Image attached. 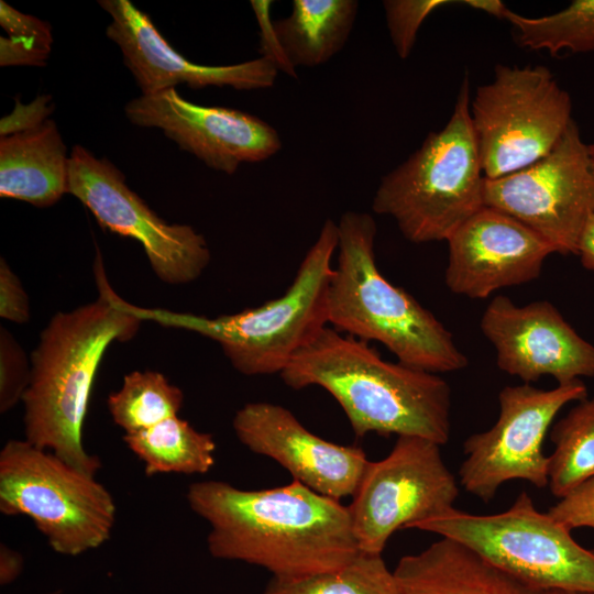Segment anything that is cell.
<instances>
[{"label": "cell", "mask_w": 594, "mask_h": 594, "mask_svg": "<svg viewBox=\"0 0 594 594\" xmlns=\"http://www.w3.org/2000/svg\"><path fill=\"white\" fill-rule=\"evenodd\" d=\"M186 497L210 526L212 557L262 566L274 578L331 572L361 553L349 508L295 480L256 491L201 481L189 485Z\"/></svg>", "instance_id": "obj_1"}, {"label": "cell", "mask_w": 594, "mask_h": 594, "mask_svg": "<svg viewBox=\"0 0 594 594\" xmlns=\"http://www.w3.org/2000/svg\"><path fill=\"white\" fill-rule=\"evenodd\" d=\"M95 270L99 297L53 316L32 352L21 400L25 440L92 475L101 462L86 451L82 427L96 373L107 348L132 339L144 319L112 290L99 254Z\"/></svg>", "instance_id": "obj_2"}, {"label": "cell", "mask_w": 594, "mask_h": 594, "mask_svg": "<svg viewBox=\"0 0 594 594\" xmlns=\"http://www.w3.org/2000/svg\"><path fill=\"white\" fill-rule=\"evenodd\" d=\"M300 389L320 386L354 433L416 436L443 446L451 431V389L436 373L382 359L366 341L326 327L280 373Z\"/></svg>", "instance_id": "obj_3"}, {"label": "cell", "mask_w": 594, "mask_h": 594, "mask_svg": "<svg viewBox=\"0 0 594 594\" xmlns=\"http://www.w3.org/2000/svg\"><path fill=\"white\" fill-rule=\"evenodd\" d=\"M338 224V261L328 288L333 329L384 344L398 362L431 373L468 366L451 332L405 289L389 283L375 260L376 223L346 211Z\"/></svg>", "instance_id": "obj_4"}, {"label": "cell", "mask_w": 594, "mask_h": 594, "mask_svg": "<svg viewBox=\"0 0 594 594\" xmlns=\"http://www.w3.org/2000/svg\"><path fill=\"white\" fill-rule=\"evenodd\" d=\"M484 184L465 76L449 121L382 177L372 209L393 218L413 243L447 241L484 207Z\"/></svg>", "instance_id": "obj_5"}, {"label": "cell", "mask_w": 594, "mask_h": 594, "mask_svg": "<svg viewBox=\"0 0 594 594\" xmlns=\"http://www.w3.org/2000/svg\"><path fill=\"white\" fill-rule=\"evenodd\" d=\"M337 248L338 224L327 219L278 298L217 318L148 309H141L142 316L212 339L243 375L280 374L328 327V288Z\"/></svg>", "instance_id": "obj_6"}, {"label": "cell", "mask_w": 594, "mask_h": 594, "mask_svg": "<svg viewBox=\"0 0 594 594\" xmlns=\"http://www.w3.org/2000/svg\"><path fill=\"white\" fill-rule=\"evenodd\" d=\"M0 512L28 516L55 552L75 557L110 538L117 507L95 475L11 439L0 451Z\"/></svg>", "instance_id": "obj_7"}, {"label": "cell", "mask_w": 594, "mask_h": 594, "mask_svg": "<svg viewBox=\"0 0 594 594\" xmlns=\"http://www.w3.org/2000/svg\"><path fill=\"white\" fill-rule=\"evenodd\" d=\"M410 528L455 540L532 585L594 594V550L540 513L526 492L503 513L473 515L452 508Z\"/></svg>", "instance_id": "obj_8"}, {"label": "cell", "mask_w": 594, "mask_h": 594, "mask_svg": "<svg viewBox=\"0 0 594 594\" xmlns=\"http://www.w3.org/2000/svg\"><path fill=\"white\" fill-rule=\"evenodd\" d=\"M470 116L485 179H496L553 150L573 121L572 99L543 65L498 64Z\"/></svg>", "instance_id": "obj_9"}, {"label": "cell", "mask_w": 594, "mask_h": 594, "mask_svg": "<svg viewBox=\"0 0 594 594\" xmlns=\"http://www.w3.org/2000/svg\"><path fill=\"white\" fill-rule=\"evenodd\" d=\"M458 496L441 446L398 436L386 458L367 463L348 507L360 551L382 554L396 530L451 510Z\"/></svg>", "instance_id": "obj_10"}, {"label": "cell", "mask_w": 594, "mask_h": 594, "mask_svg": "<svg viewBox=\"0 0 594 594\" xmlns=\"http://www.w3.org/2000/svg\"><path fill=\"white\" fill-rule=\"evenodd\" d=\"M484 206L520 221L556 253L576 255L583 227L594 213V162L575 121L541 160L485 179Z\"/></svg>", "instance_id": "obj_11"}, {"label": "cell", "mask_w": 594, "mask_h": 594, "mask_svg": "<svg viewBox=\"0 0 594 594\" xmlns=\"http://www.w3.org/2000/svg\"><path fill=\"white\" fill-rule=\"evenodd\" d=\"M586 397L587 388L581 380L552 389L527 383L504 387L498 394L496 422L463 443L466 458L459 470L460 484L485 503L510 480L547 486L549 457L542 451L544 437L563 406Z\"/></svg>", "instance_id": "obj_12"}, {"label": "cell", "mask_w": 594, "mask_h": 594, "mask_svg": "<svg viewBox=\"0 0 594 594\" xmlns=\"http://www.w3.org/2000/svg\"><path fill=\"white\" fill-rule=\"evenodd\" d=\"M67 194L75 196L99 224L142 244L156 276L173 285L198 278L210 262L205 238L188 224H169L125 183L122 172L81 145L69 153Z\"/></svg>", "instance_id": "obj_13"}, {"label": "cell", "mask_w": 594, "mask_h": 594, "mask_svg": "<svg viewBox=\"0 0 594 594\" xmlns=\"http://www.w3.org/2000/svg\"><path fill=\"white\" fill-rule=\"evenodd\" d=\"M128 120L155 128L208 167L234 174L243 163H257L282 148L278 132L264 120L237 109L206 107L184 99L176 88L141 95L124 107Z\"/></svg>", "instance_id": "obj_14"}, {"label": "cell", "mask_w": 594, "mask_h": 594, "mask_svg": "<svg viewBox=\"0 0 594 594\" xmlns=\"http://www.w3.org/2000/svg\"><path fill=\"white\" fill-rule=\"evenodd\" d=\"M480 327L495 348L498 369L527 384L542 376L558 384L594 377V345L547 300L518 306L506 296H496Z\"/></svg>", "instance_id": "obj_15"}, {"label": "cell", "mask_w": 594, "mask_h": 594, "mask_svg": "<svg viewBox=\"0 0 594 594\" xmlns=\"http://www.w3.org/2000/svg\"><path fill=\"white\" fill-rule=\"evenodd\" d=\"M447 287L472 299L539 277L554 249L515 218L482 207L447 240Z\"/></svg>", "instance_id": "obj_16"}, {"label": "cell", "mask_w": 594, "mask_h": 594, "mask_svg": "<svg viewBox=\"0 0 594 594\" xmlns=\"http://www.w3.org/2000/svg\"><path fill=\"white\" fill-rule=\"evenodd\" d=\"M232 427L249 450L275 460L295 481L338 501L354 494L370 462L361 448L311 433L288 409L273 403L244 405Z\"/></svg>", "instance_id": "obj_17"}, {"label": "cell", "mask_w": 594, "mask_h": 594, "mask_svg": "<svg viewBox=\"0 0 594 594\" xmlns=\"http://www.w3.org/2000/svg\"><path fill=\"white\" fill-rule=\"evenodd\" d=\"M110 15L106 29L123 56L142 95H152L185 84L200 89L208 86L238 90L265 89L274 85L277 69L264 57L226 66L193 63L177 53L156 29L150 16L130 0H101Z\"/></svg>", "instance_id": "obj_18"}, {"label": "cell", "mask_w": 594, "mask_h": 594, "mask_svg": "<svg viewBox=\"0 0 594 594\" xmlns=\"http://www.w3.org/2000/svg\"><path fill=\"white\" fill-rule=\"evenodd\" d=\"M393 572L400 594H561L532 585L443 537L400 558Z\"/></svg>", "instance_id": "obj_19"}, {"label": "cell", "mask_w": 594, "mask_h": 594, "mask_svg": "<svg viewBox=\"0 0 594 594\" xmlns=\"http://www.w3.org/2000/svg\"><path fill=\"white\" fill-rule=\"evenodd\" d=\"M68 162L66 145L50 118L0 136V196L51 207L67 194Z\"/></svg>", "instance_id": "obj_20"}, {"label": "cell", "mask_w": 594, "mask_h": 594, "mask_svg": "<svg viewBox=\"0 0 594 594\" xmlns=\"http://www.w3.org/2000/svg\"><path fill=\"white\" fill-rule=\"evenodd\" d=\"M355 0H294L288 16L274 21L283 50L297 67H317L339 53L352 31Z\"/></svg>", "instance_id": "obj_21"}, {"label": "cell", "mask_w": 594, "mask_h": 594, "mask_svg": "<svg viewBox=\"0 0 594 594\" xmlns=\"http://www.w3.org/2000/svg\"><path fill=\"white\" fill-rule=\"evenodd\" d=\"M123 440L142 461L146 475L204 474L216 462L213 438L198 431L178 415L150 428L124 433Z\"/></svg>", "instance_id": "obj_22"}, {"label": "cell", "mask_w": 594, "mask_h": 594, "mask_svg": "<svg viewBox=\"0 0 594 594\" xmlns=\"http://www.w3.org/2000/svg\"><path fill=\"white\" fill-rule=\"evenodd\" d=\"M550 439L556 448L549 457L548 485L563 498L594 477V397L578 402L558 420Z\"/></svg>", "instance_id": "obj_23"}, {"label": "cell", "mask_w": 594, "mask_h": 594, "mask_svg": "<svg viewBox=\"0 0 594 594\" xmlns=\"http://www.w3.org/2000/svg\"><path fill=\"white\" fill-rule=\"evenodd\" d=\"M505 20L521 47L546 50L552 56L562 51L594 52V0H574L561 11L536 18L509 9Z\"/></svg>", "instance_id": "obj_24"}, {"label": "cell", "mask_w": 594, "mask_h": 594, "mask_svg": "<svg viewBox=\"0 0 594 594\" xmlns=\"http://www.w3.org/2000/svg\"><path fill=\"white\" fill-rule=\"evenodd\" d=\"M184 402L182 389L155 371L127 374L119 391L108 397L109 413L125 433L150 428L176 416Z\"/></svg>", "instance_id": "obj_25"}, {"label": "cell", "mask_w": 594, "mask_h": 594, "mask_svg": "<svg viewBox=\"0 0 594 594\" xmlns=\"http://www.w3.org/2000/svg\"><path fill=\"white\" fill-rule=\"evenodd\" d=\"M263 594H400V591L382 554L361 552L331 572L297 579L272 576Z\"/></svg>", "instance_id": "obj_26"}, {"label": "cell", "mask_w": 594, "mask_h": 594, "mask_svg": "<svg viewBox=\"0 0 594 594\" xmlns=\"http://www.w3.org/2000/svg\"><path fill=\"white\" fill-rule=\"evenodd\" d=\"M0 25L8 34L0 37L1 66L46 65L53 43L50 23L22 13L1 0Z\"/></svg>", "instance_id": "obj_27"}, {"label": "cell", "mask_w": 594, "mask_h": 594, "mask_svg": "<svg viewBox=\"0 0 594 594\" xmlns=\"http://www.w3.org/2000/svg\"><path fill=\"white\" fill-rule=\"evenodd\" d=\"M450 0H386L383 2L388 33L397 55L406 59L424 21Z\"/></svg>", "instance_id": "obj_28"}, {"label": "cell", "mask_w": 594, "mask_h": 594, "mask_svg": "<svg viewBox=\"0 0 594 594\" xmlns=\"http://www.w3.org/2000/svg\"><path fill=\"white\" fill-rule=\"evenodd\" d=\"M31 367L23 349L4 328L0 329V413L14 407L29 386Z\"/></svg>", "instance_id": "obj_29"}, {"label": "cell", "mask_w": 594, "mask_h": 594, "mask_svg": "<svg viewBox=\"0 0 594 594\" xmlns=\"http://www.w3.org/2000/svg\"><path fill=\"white\" fill-rule=\"evenodd\" d=\"M548 514L570 530L581 527L594 529V477L560 498Z\"/></svg>", "instance_id": "obj_30"}, {"label": "cell", "mask_w": 594, "mask_h": 594, "mask_svg": "<svg viewBox=\"0 0 594 594\" xmlns=\"http://www.w3.org/2000/svg\"><path fill=\"white\" fill-rule=\"evenodd\" d=\"M272 3V1L267 0L251 1L260 29V53L262 57L274 65L277 72L296 77V68L287 58L277 36L274 21L271 20Z\"/></svg>", "instance_id": "obj_31"}, {"label": "cell", "mask_w": 594, "mask_h": 594, "mask_svg": "<svg viewBox=\"0 0 594 594\" xmlns=\"http://www.w3.org/2000/svg\"><path fill=\"white\" fill-rule=\"evenodd\" d=\"M0 316L15 323H25L30 318L28 295L3 258L0 261Z\"/></svg>", "instance_id": "obj_32"}, {"label": "cell", "mask_w": 594, "mask_h": 594, "mask_svg": "<svg viewBox=\"0 0 594 594\" xmlns=\"http://www.w3.org/2000/svg\"><path fill=\"white\" fill-rule=\"evenodd\" d=\"M53 111L51 96L41 95L30 105L16 100L14 110L0 121V136L28 130L48 119Z\"/></svg>", "instance_id": "obj_33"}, {"label": "cell", "mask_w": 594, "mask_h": 594, "mask_svg": "<svg viewBox=\"0 0 594 594\" xmlns=\"http://www.w3.org/2000/svg\"><path fill=\"white\" fill-rule=\"evenodd\" d=\"M23 557L7 544L0 546V583L8 585L15 581L23 570Z\"/></svg>", "instance_id": "obj_34"}, {"label": "cell", "mask_w": 594, "mask_h": 594, "mask_svg": "<svg viewBox=\"0 0 594 594\" xmlns=\"http://www.w3.org/2000/svg\"><path fill=\"white\" fill-rule=\"evenodd\" d=\"M580 256L582 265L590 270L594 271V213H592L581 232L579 243H578V253Z\"/></svg>", "instance_id": "obj_35"}, {"label": "cell", "mask_w": 594, "mask_h": 594, "mask_svg": "<svg viewBox=\"0 0 594 594\" xmlns=\"http://www.w3.org/2000/svg\"><path fill=\"white\" fill-rule=\"evenodd\" d=\"M459 3L503 20H505L509 11L501 0H463L459 1Z\"/></svg>", "instance_id": "obj_36"}, {"label": "cell", "mask_w": 594, "mask_h": 594, "mask_svg": "<svg viewBox=\"0 0 594 594\" xmlns=\"http://www.w3.org/2000/svg\"><path fill=\"white\" fill-rule=\"evenodd\" d=\"M588 151H590V155L594 162V143L593 144H588Z\"/></svg>", "instance_id": "obj_37"}, {"label": "cell", "mask_w": 594, "mask_h": 594, "mask_svg": "<svg viewBox=\"0 0 594 594\" xmlns=\"http://www.w3.org/2000/svg\"><path fill=\"white\" fill-rule=\"evenodd\" d=\"M561 594H585V593H574V592H563V591H560Z\"/></svg>", "instance_id": "obj_38"}, {"label": "cell", "mask_w": 594, "mask_h": 594, "mask_svg": "<svg viewBox=\"0 0 594 594\" xmlns=\"http://www.w3.org/2000/svg\"><path fill=\"white\" fill-rule=\"evenodd\" d=\"M46 594H58V592L55 591V592H50V593H46Z\"/></svg>", "instance_id": "obj_39"}]
</instances>
